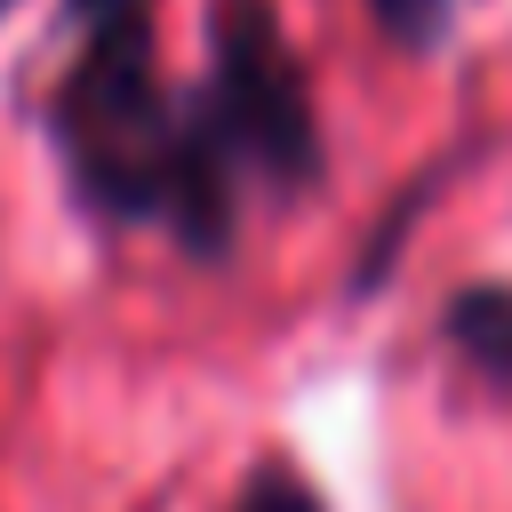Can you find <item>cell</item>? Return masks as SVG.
<instances>
[{
	"label": "cell",
	"mask_w": 512,
	"mask_h": 512,
	"mask_svg": "<svg viewBox=\"0 0 512 512\" xmlns=\"http://www.w3.org/2000/svg\"><path fill=\"white\" fill-rule=\"evenodd\" d=\"M224 512H336V504H328V488L304 472V456H288V448H256L248 472L232 480Z\"/></svg>",
	"instance_id": "obj_4"
},
{
	"label": "cell",
	"mask_w": 512,
	"mask_h": 512,
	"mask_svg": "<svg viewBox=\"0 0 512 512\" xmlns=\"http://www.w3.org/2000/svg\"><path fill=\"white\" fill-rule=\"evenodd\" d=\"M8 8H16V0H0V16H8Z\"/></svg>",
	"instance_id": "obj_6"
},
{
	"label": "cell",
	"mask_w": 512,
	"mask_h": 512,
	"mask_svg": "<svg viewBox=\"0 0 512 512\" xmlns=\"http://www.w3.org/2000/svg\"><path fill=\"white\" fill-rule=\"evenodd\" d=\"M440 344H448V360L472 376V384H488V392H512V280L504 272H480V280H456L448 296H440Z\"/></svg>",
	"instance_id": "obj_3"
},
{
	"label": "cell",
	"mask_w": 512,
	"mask_h": 512,
	"mask_svg": "<svg viewBox=\"0 0 512 512\" xmlns=\"http://www.w3.org/2000/svg\"><path fill=\"white\" fill-rule=\"evenodd\" d=\"M192 96H200L208 136L232 160L240 192H264V200L296 208L328 184L312 64H304L280 0H208Z\"/></svg>",
	"instance_id": "obj_2"
},
{
	"label": "cell",
	"mask_w": 512,
	"mask_h": 512,
	"mask_svg": "<svg viewBox=\"0 0 512 512\" xmlns=\"http://www.w3.org/2000/svg\"><path fill=\"white\" fill-rule=\"evenodd\" d=\"M360 8L384 32V48H400L408 64H432L456 40V16H464V0H360Z\"/></svg>",
	"instance_id": "obj_5"
},
{
	"label": "cell",
	"mask_w": 512,
	"mask_h": 512,
	"mask_svg": "<svg viewBox=\"0 0 512 512\" xmlns=\"http://www.w3.org/2000/svg\"><path fill=\"white\" fill-rule=\"evenodd\" d=\"M64 64L48 80V152L64 192L104 232H152L184 264H224L248 224V192L208 136L192 80L160 56V0L56 8Z\"/></svg>",
	"instance_id": "obj_1"
}]
</instances>
